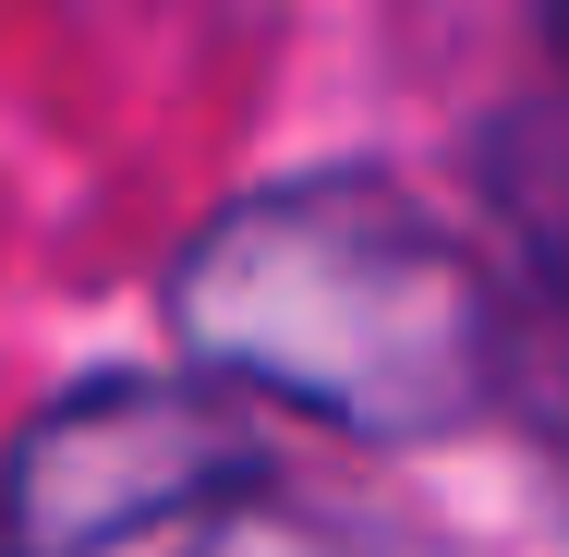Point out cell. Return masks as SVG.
I'll list each match as a JSON object with an SVG mask.
<instances>
[{
  "label": "cell",
  "instance_id": "obj_5",
  "mask_svg": "<svg viewBox=\"0 0 569 557\" xmlns=\"http://www.w3.org/2000/svg\"><path fill=\"white\" fill-rule=\"evenodd\" d=\"M533 24H546V49L569 61V0H533Z\"/></svg>",
  "mask_w": 569,
  "mask_h": 557
},
{
  "label": "cell",
  "instance_id": "obj_4",
  "mask_svg": "<svg viewBox=\"0 0 569 557\" xmlns=\"http://www.w3.org/2000/svg\"><path fill=\"white\" fill-rule=\"evenodd\" d=\"M194 557H351L328 521H303V509H267V497H242L219 521H194Z\"/></svg>",
  "mask_w": 569,
  "mask_h": 557
},
{
  "label": "cell",
  "instance_id": "obj_2",
  "mask_svg": "<svg viewBox=\"0 0 569 557\" xmlns=\"http://www.w3.org/2000/svg\"><path fill=\"white\" fill-rule=\"evenodd\" d=\"M279 485L254 400L207 364H98L0 448V557H121Z\"/></svg>",
  "mask_w": 569,
  "mask_h": 557
},
{
  "label": "cell",
  "instance_id": "obj_3",
  "mask_svg": "<svg viewBox=\"0 0 569 557\" xmlns=\"http://www.w3.org/2000/svg\"><path fill=\"white\" fill-rule=\"evenodd\" d=\"M485 219H497V279H509V400L521 437L569 473V98L497 110L472 146Z\"/></svg>",
  "mask_w": 569,
  "mask_h": 557
},
{
  "label": "cell",
  "instance_id": "obj_1",
  "mask_svg": "<svg viewBox=\"0 0 569 557\" xmlns=\"http://www.w3.org/2000/svg\"><path fill=\"white\" fill-rule=\"evenodd\" d=\"M182 364L351 448H449L509 400V279L400 170L328 158L230 195L158 279Z\"/></svg>",
  "mask_w": 569,
  "mask_h": 557
}]
</instances>
